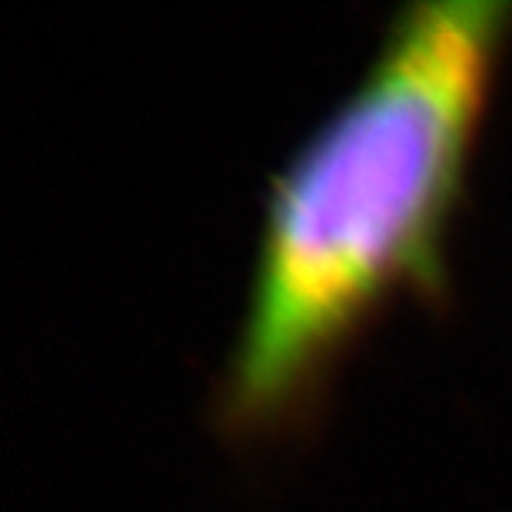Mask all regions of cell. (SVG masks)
I'll list each match as a JSON object with an SVG mask.
<instances>
[{"mask_svg":"<svg viewBox=\"0 0 512 512\" xmlns=\"http://www.w3.org/2000/svg\"><path fill=\"white\" fill-rule=\"evenodd\" d=\"M509 44L512 0L396 7L356 84L270 173L207 399L223 443L313 436L346 356L393 303L449 316V240Z\"/></svg>","mask_w":512,"mask_h":512,"instance_id":"cell-1","label":"cell"}]
</instances>
